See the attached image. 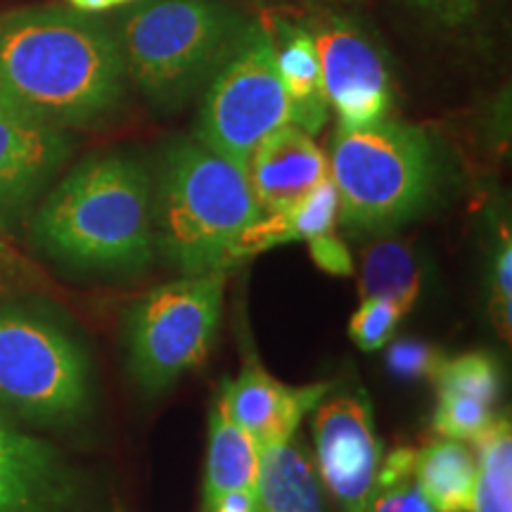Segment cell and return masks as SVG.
<instances>
[{
    "label": "cell",
    "mask_w": 512,
    "mask_h": 512,
    "mask_svg": "<svg viewBox=\"0 0 512 512\" xmlns=\"http://www.w3.org/2000/svg\"><path fill=\"white\" fill-rule=\"evenodd\" d=\"M415 477L437 512H472L477 456L463 441L439 439L415 451Z\"/></svg>",
    "instance_id": "cell-17"
},
{
    "label": "cell",
    "mask_w": 512,
    "mask_h": 512,
    "mask_svg": "<svg viewBox=\"0 0 512 512\" xmlns=\"http://www.w3.org/2000/svg\"><path fill=\"white\" fill-rule=\"evenodd\" d=\"M311 259L316 261L318 268L332 275H351L354 273V264H351V254L342 240L335 235H318V238L309 240Z\"/></svg>",
    "instance_id": "cell-29"
},
{
    "label": "cell",
    "mask_w": 512,
    "mask_h": 512,
    "mask_svg": "<svg viewBox=\"0 0 512 512\" xmlns=\"http://www.w3.org/2000/svg\"><path fill=\"white\" fill-rule=\"evenodd\" d=\"M67 155L69 143L60 128L38 124L0 105V204L36 192Z\"/></svg>",
    "instance_id": "cell-13"
},
{
    "label": "cell",
    "mask_w": 512,
    "mask_h": 512,
    "mask_svg": "<svg viewBox=\"0 0 512 512\" xmlns=\"http://www.w3.org/2000/svg\"><path fill=\"white\" fill-rule=\"evenodd\" d=\"M437 411H434V430L441 439L475 441L489 422L494 420V411L486 403L472 396L437 392Z\"/></svg>",
    "instance_id": "cell-23"
},
{
    "label": "cell",
    "mask_w": 512,
    "mask_h": 512,
    "mask_svg": "<svg viewBox=\"0 0 512 512\" xmlns=\"http://www.w3.org/2000/svg\"><path fill=\"white\" fill-rule=\"evenodd\" d=\"M328 169L339 216L354 230H387L411 221L430 204L439 183L430 133L392 119L339 128Z\"/></svg>",
    "instance_id": "cell-4"
},
{
    "label": "cell",
    "mask_w": 512,
    "mask_h": 512,
    "mask_svg": "<svg viewBox=\"0 0 512 512\" xmlns=\"http://www.w3.org/2000/svg\"><path fill=\"white\" fill-rule=\"evenodd\" d=\"M69 498L64 467L41 470L0 460V512H67Z\"/></svg>",
    "instance_id": "cell-20"
},
{
    "label": "cell",
    "mask_w": 512,
    "mask_h": 512,
    "mask_svg": "<svg viewBox=\"0 0 512 512\" xmlns=\"http://www.w3.org/2000/svg\"><path fill=\"white\" fill-rule=\"evenodd\" d=\"M366 512H437L415 477L413 448H396L382 458Z\"/></svg>",
    "instance_id": "cell-21"
},
{
    "label": "cell",
    "mask_w": 512,
    "mask_h": 512,
    "mask_svg": "<svg viewBox=\"0 0 512 512\" xmlns=\"http://www.w3.org/2000/svg\"><path fill=\"white\" fill-rule=\"evenodd\" d=\"M74 10L81 12H102V10H110L114 5H121V0H67Z\"/></svg>",
    "instance_id": "cell-32"
},
{
    "label": "cell",
    "mask_w": 512,
    "mask_h": 512,
    "mask_svg": "<svg viewBox=\"0 0 512 512\" xmlns=\"http://www.w3.org/2000/svg\"><path fill=\"white\" fill-rule=\"evenodd\" d=\"M121 3H131V0H121Z\"/></svg>",
    "instance_id": "cell-33"
},
{
    "label": "cell",
    "mask_w": 512,
    "mask_h": 512,
    "mask_svg": "<svg viewBox=\"0 0 512 512\" xmlns=\"http://www.w3.org/2000/svg\"><path fill=\"white\" fill-rule=\"evenodd\" d=\"M228 271L185 275L140 297L126 316L128 366L157 394L202 366L219 332Z\"/></svg>",
    "instance_id": "cell-6"
},
{
    "label": "cell",
    "mask_w": 512,
    "mask_h": 512,
    "mask_svg": "<svg viewBox=\"0 0 512 512\" xmlns=\"http://www.w3.org/2000/svg\"><path fill=\"white\" fill-rule=\"evenodd\" d=\"M29 273V264L12 249L8 242L0 240V294L8 292L12 285L24 280Z\"/></svg>",
    "instance_id": "cell-31"
},
{
    "label": "cell",
    "mask_w": 512,
    "mask_h": 512,
    "mask_svg": "<svg viewBox=\"0 0 512 512\" xmlns=\"http://www.w3.org/2000/svg\"><path fill=\"white\" fill-rule=\"evenodd\" d=\"M204 512H259L256 489H230L204 501Z\"/></svg>",
    "instance_id": "cell-30"
},
{
    "label": "cell",
    "mask_w": 512,
    "mask_h": 512,
    "mask_svg": "<svg viewBox=\"0 0 512 512\" xmlns=\"http://www.w3.org/2000/svg\"><path fill=\"white\" fill-rule=\"evenodd\" d=\"M320 60V81L339 128H363L387 119L392 83L380 50L347 19H330L313 34Z\"/></svg>",
    "instance_id": "cell-10"
},
{
    "label": "cell",
    "mask_w": 512,
    "mask_h": 512,
    "mask_svg": "<svg viewBox=\"0 0 512 512\" xmlns=\"http://www.w3.org/2000/svg\"><path fill=\"white\" fill-rule=\"evenodd\" d=\"M117 36L88 12L41 5L0 15V105L53 128L105 117L124 95Z\"/></svg>",
    "instance_id": "cell-1"
},
{
    "label": "cell",
    "mask_w": 512,
    "mask_h": 512,
    "mask_svg": "<svg viewBox=\"0 0 512 512\" xmlns=\"http://www.w3.org/2000/svg\"><path fill=\"white\" fill-rule=\"evenodd\" d=\"M411 5L434 27L453 31L470 24L484 0H411Z\"/></svg>",
    "instance_id": "cell-27"
},
{
    "label": "cell",
    "mask_w": 512,
    "mask_h": 512,
    "mask_svg": "<svg viewBox=\"0 0 512 512\" xmlns=\"http://www.w3.org/2000/svg\"><path fill=\"white\" fill-rule=\"evenodd\" d=\"M313 439L318 477L339 510L366 512L382 463V444L375 434L368 396L358 389L320 401L313 418Z\"/></svg>",
    "instance_id": "cell-9"
},
{
    "label": "cell",
    "mask_w": 512,
    "mask_h": 512,
    "mask_svg": "<svg viewBox=\"0 0 512 512\" xmlns=\"http://www.w3.org/2000/svg\"><path fill=\"white\" fill-rule=\"evenodd\" d=\"M264 214L247 169L202 143L169 152L152 192V233L169 264L185 275L226 271L235 238Z\"/></svg>",
    "instance_id": "cell-3"
},
{
    "label": "cell",
    "mask_w": 512,
    "mask_h": 512,
    "mask_svg": "<svg viewBox=\"0 0 512 512\" xmlns=\"http://www.w3.org/2000/svg\"><path fill=\"white\" fill-rule=\"evenodd\" d=\"M34 235L69 264L145 268L155 252L150 176L131 157L88 159L50 192Z\"/></svg>",
    "instance_id": "cell-2"
},
{
    "label": "cell",
    "mask_w": 512,
    "mask_h": 512,
    "mask_svg": "<svg viewBox=\"0 0 512 512\" xmlns=\"http://www.w3.org/2000/svg\"><path fill=\"white\" fill-rule=\"evenodd\" d=\"M261 467V448L249 432L230 418L226 399L219 394L209 418L207 475H204V501L230 489H256Z\"/></svg>",
    "instance_id": "cell-16"
},
{
    "label": "cell",
    "mask_w": 512,
    "mask_h": 512,
    "mask_svg": "<svg viewBox=\"0 0 512 512\" xmlns=\"http://www.w3.org/2000/svg\"><path fill=\"white\" fill-rule=\"evenodd\" d=\"M401 313L384 299H363L354 318L349 320V335L358 349L377 351L389 342L399 325Z\"/></svg>",
    "instance_id": "cell-24"
},
{
    "label": "cell",
    "mask_w": 512,
    "mask_h": 512,
    "mask_svg": "<svg viewBox=\"0 0 512 512\" xmlns=\"http://www.w3.org/2000/svg\"><path fill=\"white\" fill-rule=\"evenodd\" d=\"M477 484L472 512H512V427L498 415L475 439Z\"/></svg>",
    "instance_id": "cell-19"
},
{
    "label": "cell",
    "mask_w": 512,
    "mask_h": 512,
    "mask_svg": "<svg viewBox=\"0 0 512 512\" xmlns=\"http://www.w3.org/2000/svg\"><path fill=\"white\" fill-rule=\"evenodd\" d=\"M0 460H10V463L41 467V470H57L62 467L60 458L55 451L43 441H38L22 430H17L12 422L5 418L0 411Z\"/></svg>",
    "instance_id": "cell-25"
},
{
    "label": "cell",
    "mask_w": 512,
    "mask_h": 512,
    "mask_svg": "<svg viewBox=\"0 0 512 512\" xmlns=\"http://www.w3.org/2000/svg\"><path fill=\"white\" fill-rule=\"evenodd\" d=\"M247 24L221 0H143L121 17L126 76L152 100H183L216 72Z\"/></svg>",
    "instance_id": "cell-5"
},
{
    "label": "cell",
    "mask_w": 512,
    "mask_h": 512,
    "mask_svg": "<svg viewBox=\"0 0 512 512\" xmlns=\"http://www.w3.org/2000/svg\"><path fill=\"white\" fill-rule=\"evenodd\" d=\"M285 124H292V110L275 64L273 36L249 22L211 74L197 136L207 150L247 169L256 145Z\"/></svg>",
    "instance_id": "cell-7"
},
{
    "label": "cell",
    "mask_w": 512,
    "mask_h": 512,
    "mask_svg": "<svg viewBox=\"0 0 512 512\" xmlns=\"http://www.w3.org/2000/svg\"><path fill=\"white\" fill-rule=\"evenodd\" d=\"M330 392V384L290 387L275 380L256 361H247L238 380H226L221 387L228 413L242 430L249 432L259 448L290 439L299 422Z\"/></svg>",
    "instance_id": "cell-11"
},
{
    "label": "cell",
    "mask_w": 512,
    "mask_h": 512,
    "mask_svg": "<svg viewBox=\"0 0 512 512\" xmlns=\"http://www.w3.org/2000/svg\"><path fill=\"white\" fill-rule=\"evenodd\" d=\"M501 247L496 252L494 261V290H496V311H498V325L505 328V335L510 332V297H512V245L510 233L503 230Z\"/></svg>",
    "instance_id": "cell-28"
},
{
    "label": "cell",
    "mask_w": 512,
    "mask_h": 512,
    "mask_svg": "<svg viewBox=\"0 0 512 512\" xmlns=\"http://www.w3.org/2000/svg\"><path fill=\"white\" fill-rule=\"evenodd\" d=\"M91 403L88 361L67 332L0 309V406L24 420L69 422Z\"/></svg>",
    "instance_id": "cell-8"
},
{
    "label": "cell",
    "mask_w": 512,
    "mask_h": 512,
    "mask_svg": "<svg viewBox=\"0 0 512 512\" xmlns=\"http://www.w3.org/2000/svg\"><path fill=\"white\" fill-rule=\"evenodd\" d=\"M273 36L275 64L290 100L292 124L302 131L318 133L328 119V102L320 81V60L313 34L306 29L280 22L278 36Z\"/></svg>",
    "instance_id": "cell-15"
},
{
    "label": "cell",
    "mask_w": 512,
    "mask_h": 512,
    "mask_svg": "<svg viewBox=\"0 0 512 512\" xmlns=\"http://www.w3.org/2000/svg\"><path fill=\"white\" fill-rule=\"evenodd\" d=\"M389 370L401 377H432L441 363L439 351L418 339H403L389 347Z\"/></svg>",
    "instance_id": "cell-26"
},
{
    "label": "cell",
    "mask_w": 512,
    "mask_h": 512,
    "mask_svg": "<svg viewBox=\"0 0 512 512\" xmlns=\"http://www.w3.org/2000/svg\"><path fill=\"white\" fill-rule=\"evenodd\" d=\"M247 176L264 214L283 211L330 176L328 159L299 126L285 124L256 145Z\"/></svg>",
    "instance_id": "cell-12"
},
{
    "label": "cell",
    "mask_w": 512,
    "mask_h": 512,
    "mask_svg": "<svg viewBox=\"0 0 512 512\" xmlns=\"http://www.w3.org/2000/svg\"><path fill=\"white\" fill-rule=\"evenodd\" d=\"M259 512H325L316 460L299 437L261 448Z\"/></svg>",
    "instance_id": "cell-14"
},
{
    "label": "cell",
    "mask_w": 512,
    "mask_h": 512,
    "mask_svg": "<svg viewBox=\"0 0 512 512\" xmlns=\"http://www.w3.org/2000/svg\"><path fill=\"white\" fill-rule=\"evenodd\" d=\"M422 273L413 249L399 240H382L363 254L361 297L392 302L408 313L418 302Z\"/></svg>",
    "instance_id": "cell-18"
},
{
    "label": "cell",
    "mask_w": 512,
    "mask_h": 512,
    "mask_svg": "<svg viewBox=\"0 0 512 512\" xmlns=\"http://www.w3.org/2000/svg\"><path fill=\"white\" fill-rule=\"evenodd\" d=\"M437 392H453L494 408L501 394V370L489 354H463L456 358H441L434 370Z\"/></svg>",
    "instance_id": "cell-22"
}]
</instances>
